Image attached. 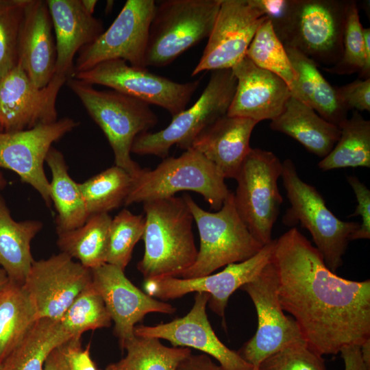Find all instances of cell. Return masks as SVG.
I'll use <instances>...</instances> for the list:
<instances>
[{
    "instance_id": "cell-1",
    "label": "cell",
    "mask_w": 370,
    "mask_h": 370,
    "mask_svg": "<svg viewBox=\"0 0 370 370\" xmlns=\"http://www.w3.org/2000/svg\"><path fill=\"white\" fill-rule=\"evenodd\" d=\"M271 262L281 306L312 350L322 356L337 354L370 340V280L336 275L295 227L275 239Z\"/></svg>"
},
{
    "instance_id": "cell-2",
    "label": "cell",
    "mask_w": 370,
    "mask_h": 370,
    "mask_svg": "<svg viewBox=\"0 0 370 370\" xmlns=\"http://www.w3.org/2000/svg\"><path fill=\"white\" fill-rule=\"evenodd\" d=\"M143 204L145 214L142 237L145 252L137 269L145 280L179 278L195 263L197 256L193 215L182 197Z\"/></svg>"
},
{
    "instance_id": "cell-3",
    "label": "cell",
    "mask_w": 370,
    "mask_h": 370,
    "mask_svg": "<svg viewBox=\"0 0 370 370\" xmlns=\"http://www.w3.org/2000/svg\"><path fill=\"white\" fill-rule=\"evenodd\" d=\"M66 83L103 131L112 149L115 165L133 178L136 177L142 168L131 158L133 143L158 121L149 105L113 90H97L74 77Z\"/></svg>"
},
{
    "instance_id": "cell-4",
    "label": "cell",
    "mask_w": 370,
    "mask_h": 370,
    "mask_svg": "<svg viewBox=\"0 0 370 370\" xmlns=\"http://www.w3.org/2000/svg\"><path fill=\"white\" fill-rule=\"evenodd\" d=\"M349 0H289L282 17L272 23L285 47L317 65L332 66L341 60Z\"/></svg>"
},
{
    "instance_id": "cell-5",
    "label": "cell",
    "mask_w": 370,
    "mask_h": 370,
    "mask_svg": "<svg viewBox=\"0 0 370 370\" xmlns=\"http://www.w3.org/2000/svg\"><path fill=\"white\" fill-rule=\"evenodd\" d=\"M182 198L195 222L199 249L195 263L180 276L190 279L206 276L232 263L245 261L264 246L250 233L240 217L231 192L216 212L201 208L188 195Z\"/></svg>"
},
{
    "instance_id": "cell-6",
    "label": "cell",
    "mask_w": 370,
    "mask_h": 370,
    "mask_svg": "<svg viewBox=\"0 0 370 370\" xmlns=\"http://www.w3.org/2000/svg\"><path fill=\"white\" fill-rule=\"evenodd\" d=\"M199 193L219 210L230 191L217 168L193 148L166 157L153 169H142L133 178L124 206L168 198L180 191Z\"/></svg>"
},
{
    "instance_id": "cell-7",
    "label": "cell",
    "mask_w": 370,
    "mask_h": 370,
    "mask_svg": "<svg viewBox=\"0 0 370 370\" xmlns=\"http://www.w3.org/2000/svg\"><path fill=\"white\" fill-rule=\"evenodd\" d=\"M281 177L291 204L283 217L284 224L291 226L299 222L308 230L325 264L335 273L343 264L349 236L360 223L336 217L316 188L299 177L291 159L282 162Z\"/></svg>"
},
{
    "instance_id": "cell-8",
    "label": "cell",
    "mask_w": 370,
    "mask_h": 370,
    "mask_svg": "<svg viewBox=\"0 0 370 370\" xmlns=\"http://www.w3.org/2000/svg\"><path fill=\"white\" fill-rule=\"evenodd\" d=\"M221 0H166L156 4L149 29L145 64L162 67L208 38Z\"/></svg>"
},
{
    "instance_id": "cell-9",
    "label": "cell",
    "mask_w": 370,
    "mask_h": 370,
    "mask_svg": "<svg viewBox=\"0 0 370 370\" xmlns=\"http://www.w3.org/2000/svg\"><path fill=\"white\" fill-rule=\"evenodd\" d=\"M236 82L232 69L212 71L207 86L196 102L172 117L165 128L139 134L133 143L131 152L164 159L174 145L184 150L190 149L201 131L227 114Z\"/></svg>"
},
{
    "instance_id": "cell-10",
    "label": "cell",
    "mask_w": 370,
    "mask_h": 370,
    "mask_svg": "<svg viewBox=\"0 0 370 370\" xmlns=\"http://www.w3.org/2000/svg\"><path fill=\"white\" fill-rule=\"evenodd\" d=\"M282 171V162L273 152L251 148L235 178L236 210L262 245L273 240L272 230L283 201L278 186Z\"/></svg>"
},
{
    "instance_id": "cell-11",
    "label": "cell",
    "mask_w": 370,
    "mask_h": 370,
    "mask_svg": "<svg viewBox=\"0 0 370 370\" xmlns=\"http://www.w3.org/2000/svg\"><path fill=\"white\" fill-rule=\"evenodd\" d=\"M90 85H101L165 109L172 117L186 108L199 80L175 82L136 68L121 59L102 62L92 68L72 76Z\"/></svg>"
},
{
    "instance_id": "cell-12",
    "label": "cell",
    "mask_w": 370,
    "mask_h": 370,
    "mask_svg": "<svg viewBox=\"0 0 370 370\" xmlns=\"http://www.w3.org/2000/svg\"><path fill=\"white\" fill-rule=\"evenodd\" d=\"M240 289L246 292L254 303L258 326L255 334L237 352L254 370H258L261 362L273 353L304 341L296 321L285 315L281 306L277 275L271 262Z\"/></svg>"
},
{
    "instance_id": "cell-13",
    "label": "cell",
    "mask_w": 370,
    "mask_h": 370,
    "mask_svg": "<svg viewBox=\"0 0 370 370\" xmlns=\"http://www.w3.org/2000/svg\"><path fill=\"white\" fill-rule=\"evenodd\" d=\"M155 7L153 0H127L109 28L79 50L73 74L114 59L147 69L145 53Z\"/></svg>"
},
{
    "instance_id": "cell-14",
    "label": "cell",
    "mask_w": 370,
    "mask_h": 370,
    "mask_svg": "<svg viewBox=\"0 0 370 370\" xmlns=\"http://www.w3.org/2000/svg\"><path fill=\"white\" fill-rule=\"evenodd\" d=\"M275 239L264 245L251 258L225 266L217 273L184 279L162 278L145 280L143 288L148 295L161 300L176 299L189 293H206L209 308L225 322V310L230 297L245 284L253 280L272 258Z\"/></svg>"
},
{
    "instance_id": "cell-15",
    "label": "cell",
    "mask_w": 370,
    "mask_h": 370,
    "mask_svg": "<svg viewBox=\"0 0 370 370\" xmlns=\"http://www.w3.org/2000/svg\"><path fill=\"white\" fill-rule=\"evenodd\" d=\"M71 118L40 125L29 130L0 132V168L11 170L32 186L47 207L51 206L49 181L44 163L52 145L79 125Z\"/></svg>"
},
{
    "instance_id": "cell-16",
    "label": "cell",
    "mask_w": 370,
    "mask_h": 370,
    "mask_svg": "<svg viewBox=\"0 0 370 370\" xmlns=\"http://www.w3.org/2000/svg\"><path fill=\"white\" fill-rule=\"evenodd\" d=\"M267 18L256 0H221L213 28L192 76L234 67L246 56L258 28Z\"/></svg>"
},
{
    "instance_id": "cell-17",
    "label": "cell",
    "mask_w": 370,
    "mask_h": 370,
    "mask_svg": "<svg viewBox=\"0 0 370 370\" xmlns=\"http://www.w3.org/2000/svg\"><path fill=\"white\" fill-rule=\"evenodd\" d=\"M92 282L91 269L60 252L34 260L23 286L38 319L60 321L75 297Z\"/></svg>"
},
{
    "instance_id": "cell-18",
    "label": "cell",
    "mask_w": 370,
    "mask_h": 370,
    "mask_svg": "<svg viewBox=\"0 0 370 370\" xmlns=\"http://www.w3.org/2000/svg\"><path fill=\"white\" fill-rule=\"evenodd\" d=\"M54 75L49 84L37 87L17 65L0 79V125L5 132L29 130L57 121L56 101L66 82Z\"/></svg>"
},
{
    "instance_id": "cell-19",
    "label": "cell",
    "mask_w": 370,
    "mask_h": 370,
    "mask_svg": "<svg viewBox=\"0 0 370 370\" xmlns=\"http://www.w3.org/2000/svg\"><path fill=\"white\" fill-rule=\"evenodd\" d=\"M206 293H197L187 314L154 326L134 327V335L162 338L173 347L194 348L214 358L223 370H254L237 352L226 347L214 332L206 313L210 299Z\"/></svg>"
},
{
    "instance_id": "cell-20",
    "label": "cell",
    "mask_w": 370,
    "mask_h": 370,
    "mask_svg": "<svg viewBox=\"0 0 370 370\" xmlns=\"http://www.w3.org/2000/svg\"><path fill=\"white\" fill-rule=\"evenodd\" d=\"M92 283L101 296L111 319L114 334L119 345L134 336L136 323L151 312L173 314L175 308L158 301L134 286L125 276L124 270L105 263L91 269Z\"/></svg>"
},
{
    "instance_id": "cell-21",
    "label": "cell",
    "mask_w": 370,
    "mask_h": 370,
    "mask_svg": "<svg viewBox=\"0 0 370 370\" xmlns=\"http://www.w3.org/2000/svg\"><path fill=\"white\" fill-rule=\"evenodd\" d=\"M232 70L237 82L227 115L259 123L282 113L291 93L280 77L257 66L246 56Z\"/></svg>"
},
{
    "instance_id": "cell-22",
    "label": "cell",
    "mask_w": 370,
    "mask_h": 370,
    "mask_svg": "<svg viewBox=\"0 0 370 370\" xmlns=\"http://www.w3.org/2000/svg\"><path fill=\"white\" fill-rule=\"evenodd\" d=\"M46 1L27 0L18 39V64L38 88L56 73V49Z\"/></svg>"
},
{
    "instance_id": "cell-23",
    "label": "cell",
    "mask_w": 370,
    "mask_h": 370,
    "mask_svg": "<svg viewBox=\"0 0 370 370\" xmlns=\"http://www.w3.org/2000/svg\"><path fill=\"white\" fill-rule=\"evenodd\" d=\"M56 49V75L72 77L79 50L104 32L102 21L89 14L81 0H47Z\"/></svg>"
},
{
    "instance_id": "cell-24",
    "label": "cell",
    "mask_w": 370,
    "mask_h": 370,
    "mask_svg": "<svg viewBox=\"0 0 370 370\" xmlns=\"http://www.w3.org/2000/svg\"><path fill=\"white\" fill-rule=\"evenodd\" d=\"M258 123L225 114L201 131L190 148L211 162L225 179H235L251 149L250 137Z\"/></svg>"
},
{
    "instance_id": "cell-25",
    "label": "cell",
    "mask_w": 370,
    "mask_h": 370,
    "mask_svg": "<svg viewBox=\"0 0 370 370\" xmlns=\"http://www.w3.org/2000/svg\"><path fill=\"white\" fill-rule=\"evenodd\" d=\"M269 127L292 137L308 151L323 158L332 150L341 135L337 125L292 96L282 113L271 121Z\"/></svg>"
},
{
    "instance_id": "cell-26",
    "label": "cell",
    "mask_w": 370,
    "mask_h": 370,
    "mask_svg": "<svg viewBox=\"0 0 370 370\" xmlns=\"http://www.w3.org/2000/svg\"><path fill=\"white\" fill-rule=\"evenodd\" d=\"M285 48L297 74L291 96L339 127L347 119L348 110L340 100L336 87L325 79L313 60L295 49Z\"/></svg>"
},
{
    "instance_id": "cell-27",
    "label": "cell",
    "mask_w": 370,
    "mask_h": 370,
    "mask_svg": "<svg viewBox=\"0 0 370 370\" xmlns=\"http://www.w3.org/2000/svg\"><path fill=\"white\" fill-rule=\"evenodd\" d=\"M42 228L40 221H15L0 195V267L10 282L23 284L34 262L31 242Z\"/></svg>"
},
{
    "instance_id": "cell-28",
    "label": "cell",
    "mask_w": 370,
    "mask_h": 370,
    "mask_svg": "<svg viewBox=\"0 0 370 370\" xmlns=\"http://www.w3.org/2000/svg\"><path fill=\"white\" fill-rule=\"evenodd\" d=\"M51 173L50 199L57 212V234L75 230L87 221V210L79 184L70 176L61 151L51 147L46 160Z\"/></svg>"
},
{
    "instance_id": "cell-29",
    "label": "cell",
    "mask_w": 370,
    "mask_h": 370,
    "mask_svg": "<svg viewBox=\"0 0 370 370\" xmlns=\"http://www.w3.org/2000/svg\"><path fill=\"white\" fill-rule=\"evenodd\" d=\"M71 338L60 321L38 319L3 362V370H44L50 354Z\"/></svg>"
},
{
    "instance_id": "cell-30",
    "label": "cell",
    "mask_w": 370,
    "mask_h": 370,
    "mask_svg": "<svg viewBox=\"0 0 370 370\" xmlns=\"http://www.w3.org/2000/svg\"><path fill=\"white\" fill-rule=\"evenodd\" d=\"M38 319L23 285L9 282L0 292V362L23 340Z\"/></svg>"
},
{
    "instance_id": "cell-31",
    "label": "cell",
    "mask_w": 370,
    "mask_h": 370,
    "mask_svg": "<svg viewBox=\"0 0 370 370\" xmlns=\"http://www.w3.org/2000/svg\"><path fill=\"white\" fill-rule=\"evenodd\" d=\"M112 217L108 213L90 215L81 227L58 234L61 252L90 269L106 262Z\"/></svg>"
},
{
    "instance_id": "cell-32",
    "label": "cell",
    "mask_w": 370,
    "mask_h": 370,
    "mask_svg": "<svg viewBox=\"0 0 370 370\" xmlns=\"http://www.w3.org/2000/svg\"><path fill=\"white\" fill-rule=\"evenodd\" d=\"M341 135L332 150L319 163L322 171L348 167L370 168V121L356 110L339 127Z\"/></svg>"
},
{
    "instance_id": "cell-33",
    "label": "cell",
    "mask_w": 370,
    "mask_h": 370,
    "mask_svg": "<svg viewBox=\"0 0 370 370\" xmlns=\"http://www.w3.org/2000/svg\"><path fill=\"white\" fill-rule=\"evenodd\" d=\"M121 349L126 350L125 357L109 364L105 370H176L192 354L188 347H169L159 338L136 335L125 341Z\"/></svg>"
},
{
    "instance_id": "cell-34",
    "label": "cell",
    "mask_w": 370,
    "mask_h": 370,
    "mask_svg": "<svg viewBox=\"0 0 370 370\" xmlns=\"http://www.w3.org/2000/svg\"><path fill=\"white\" fill-rule=\"evenodd\" d=\"M132 181L126 171L114 165L79 184L90 216L108 213L124 204Z\"/></svg>"
},
{
    "instance_id": "cell-35",
    "label": "cell",
    "mask_w": 370,
    "mask_h": 370,
    "mask_svg": "<svg viewBox=\"0 0 370 370\" xmlns=\"http://www.w3.org/2000/svg\"><path fill=\"white\" fill-rule=\"evenodd\" d=\"M246 56L257 66L280 77L291 92L295 87L297 74L269 19H266L258 28Z\"/></svg>"
},
{
    "instance_id": "cell-36",
    "label": "cell",
    "mask_w": 370,
    "mask_h": 370,
    "mask_svg": "<svg viewBox=\"0 0 370 370\" xmlns=\"http://www.w3.org/2000/svg\"><path fill=\"white\" fill-rule=\"evenodd\" d=\"M111 318L100 294L91 282L66 309L60 323L74 338H81L88 330L108 328Z\"/></svg>"
},
{
    "instance_id": "cell-37",
    "label": "cell",
    "mask_w": 370,
    "mask_h": 370,
    "mask_svg": "<svg viewBox=\"0 0 370 370\" xmlns=\"http://www.w3.org/2000/svg\"><path fill=\"white\" fill-rule=\"evenodd\" d=\"M145 226L143 215L134 214L127 209L112 218L106 262L125 270L134 246L143 237Z\"/></svg>"
},
{
    "instance_id": "cell-38",
    "label": "cell",
    "mask_w": 370,
    "mask_h": 370,
    "mask_svg": "<svg viewBox=\"0 0 370 370\" xmlns=\"http://www.w3.org/2000/svg\"><path fill=\"white\" fill-rule=\"evenodd\" d=\"M362 29L356 2L349 0L343 32L342 56L338 63L325 68L326 71L336 75H350L356 72L362 74L365 65Z\"/></svg>"
},
{
    "instance_id": "cell-39",
    "label": "cell",
    "mask_w": 370,
    "mask_h": 370,
    "mask_svg": "<svg viewBox=\"0 0 370 370\" xmlns=\"http://www.w3.org/2000/svg\"><path fill=\"white\" fill-rule=\"evenodd\" d=\"M27 0H0V79L18 63V39Z\"/></svg>"
},
{
    "instance_id": "cell-40",
    "label": "cell",
    "mask_w": 370,
    "mask_h": 370,
    "mask_svg": "<svg viewBox=\"0 0 370 370\" xmlns=\"http://www.w3.org/2000/svg\"><path fill=\"white\" fill-rule=\"evenodd\" d=\"M258 370H328L322 356L305 341L291 344L264 359Z\"/></svg>"
},
{
    "instance_id": "cell-41",
    "label": "cell",
    "mask_w": 370,
    "mask_h": 370,
    "mask_svg": "<svg viewBox=\"0 0 370 370\" xmlns=\"http://www.w3.org/2000/svg\"><path fill=\"white\" fill-rule=\"evenodd\" d=\"M347 182L352 188L357 206L351 217L360 216L359 228L352 234L349 241L370 238V190L356 176H347Z\"/></svg>"
},
{
    "instance_id": "cell-42",
    "label": "cell",
    "mask_w": 370,
    "mask_h": 370,
    "mask_svg": "<svg viewBox=\"0 0 370 370\" xmlns=\"http://www.w3.org/2000/svg\"><path fill=\"white\" fill-rule=\"evenodd\" d=\"M342 103L349 111L367 110L370 112V78L357 79L354 82L336 87Z\"/></svg>"
},
{
    "instance_id": "cell-43",
    "label": "cell",
    "mask_w": 370,
    "mask_h": 370,
    "mask_svg": "<svg viewBox=\"0 0 370 370\" xmlns=\"http://www.w3.org/2000/svg\"><path fill=\"white\" fill-rule=\"evenodd\" d=\"M70 370H99L90 354V345L83 349L81 338H71L62 345Z\"/></svg>"
},
{
    "instance_id": "cell-44",
    "label": "cell",
    "mask_w": 370,
    "mask_h": 370,
    "mask_svg": "<svg viewBox=\"0 0 370 370\" xmlns=\"http://www.w3.org/2000/svg\"><path fill=\"white\" fill-rule=\"evenodd\" d=\"M176 370H223L220 365L214 362L206 354L195 355L190 354L177 366Z\"/></svg>"
},
{
    "instance_id": "cell-45",
    "label": "cell",
    "mask_w": 370,
    "mask_h": 370,
    "mask_svg": "<svg viewBox=\"0 0 370 370\" xmlns=\"http://www.w3.org/2000/svg\"><path fill=\"white\" fill-rule=\"evenodd\" d=\"M340 353L345 370H370V365L362 359L360 346H348L343 348Z\"/></svg>"
},
{
    "instance_id": "cell-46",
    "label": "cell",
    "mask_w": 370,
    "mask_h": 370,
    "mask_svg": "<svg viewBox=\"0 0 370 370\" xmlns=\"http://www.w3.org/2000/svg\"><path fill=\"white\" fill-rule=\"evenodd\" d=\"M44 370H70L62 345L55 349L48 356Z\"/></svg>"
},
{
    "instance_id": "cell-47",
    "label": "cell",
    "mask_w": 370,
    "mask_h": 370,
    "mask_svg": "<svg viewBox=\"0 0 370 370\" xmlns=\"http://www.w3.org/2000/svg\"><path fill=\"white\" fill-rule=\"evenodd\" d=\"M363 42L365 65L363 72L360 75L362 79L370 78V29L363 28Z\"/></svg>"
},
{
    "instance_id": "cell-48",
    "label": "cell",
    "mask_w": 370,
    "mask_h": 370,
    "mask_svg": "<svg viewBox=\"0 0 370 370\" xmlns=\"http://www.w3.org/2000/svg\"><path fill=\"white\" fill-rule=\"evenodd\" d=\"M84 9L90 14H93L97 1L95 0H81Z\"/></svg>"
},
{
    "instance_id": "cell-49",
    "label": "cell",
    "mask_w": 370,
    "mask_h": 370,
    "mask_svg": "<svg viewBox=\"0 0 370 370\" xmlns=\"http://www.w3.org/2000/svg\"><path fill=\"white\" fill-rule=\"evenodd\" d=\"M9 278L5 271L0 267V292L9 283Z\"/></svg>"
},
{
    "instance_id": "cell-50",
    "label": "cell",
    "mask_w": 370,
    "mask_h": 370,
    "mask_svg": "<svg viewBox=\"0 0 370 370\" xmlns=\"http://www.w3.org/2000/svg\"><path fill=\"white\" fill-rule=\"evenodd\" d=\"M7 185V181L0 171V190L3 189Z\"/></svg>"
},
{
    "instance_id": "cell-51",
    "label": "cell",
    "mask_w": 370,
    "mask_h": 370,
    "mask_svg": "<svg viewBox=\"0 0 370 370\" xmlns=\"http://www.w3.org/2000/svg\"><path fill=\"white\" fill-rule=\"evenodd\" d=\"M0 370H3V364L0 362Z\"/></svg>"
},
{
    "instance_id": "cell-52",
    "label": "cell",
    "mask_w": 370,
    "mask_h": 370,
    "mask_svg": "<svg viewBox=\"0 0 370 370\" xmlns=\"http://www.w3.org/2000/svg\"><path fill=\"white\" fill-rule=\"evenodd\" d=\"M3 132V129H2V127H1V125H0V132Z\"/></svg>"
}]
</instances>
